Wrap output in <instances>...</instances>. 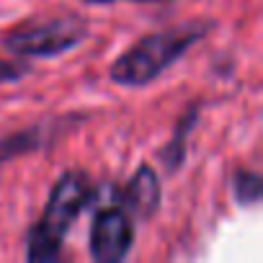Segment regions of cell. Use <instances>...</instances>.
I'll return each mask as SVG.
<instances>
[{
    "label": "cell",
    "mask_w": 263,
    "mask_h": 263,
    "mask_svg": "<svg viewBox=\"0 0 263 263\" xmlns=\"http://www.w3.org/2000/svg\"><path fill=\"white\" fill-rule=\"evenodd\" d=\"M206 24H183L140 39L111 65V80L124 88H140L153 83L171 65H176L206 34Z\"/></svg>",
    "instance_id": "1"
},
{
    "label": "cell",
    "mask_w": 263,
    "mask_h": 263,
    "mask_svg": "<svg viewBox=\"0 0 263 263\" xmlns=\"http://www.w3.org/2000/svg\"><path fill=\"white\" fill-rule=\"evenodd\" d=\"M90 196H93V189L85 173L67 171L57 178V183L49 191L47 206L42 212V219L29 232L26 258L31 263H47L62 253V242L72 222L80 217V212L90 201Z\"/></svg>",
    "instance_id": "2"
},
{
    "label": "cell",
    "mask_w": 263,
    "mask_h": 263,
    "mask_svg": "<svg viewBox=\"0 0 263 263\" xmlns=\"http://www.w3.org/2000/svg\"><path fill=\"white\" fill-rule=\"evenodd\" d=\"M88 34L80 16H60L42 24H29L6 36L3 47L13 57H57L78 47Z\"/></svg>",
    "instance_id": "3"
},
{
    "label": "cell",
    "mask_w": 263,
    "mask_h": 263,
    "mask_svg": "<svg viewBox=\"0 0 263 263\" xmlns=\"http://www.w3.org/2000/svg\"><path fill=\"white\" fill-rule=\"evenodd\" d=\"M135 227L121 206H103L93 217L90 227V255L98 263H119L129 255Z\"/></svg>",
    "instance_id": "4"
},
{
    "label": "cell",
    "mask_w": 263,
    "mask_h": 263,
    "mask_svg": "<svg viewBox=\"0 0 263 263\" xmlns=\"http://www.w3.org/2000/svg\"><path fill=\"white\" fill-rule=\"evenodd\" d=\"M160 199H163V189L158 173L150 165H140L121 191V209L135 214L137 219H150L158 212Z\"/></svg>",
    "instance_id": "5"
},
{
    "label": "cell",
    "mask_w": 263,
    "mask_h": 263,
    "mask_svg": "<svg viewBox=\"0 0 263 263\" xmlns=\"http://www.w3.org/2000/svg\"><path fill=\"white\" fill-rule=\"evenodd\" d=\"M60 124L49 121V124H34L29 129H21L16 135H8L0 140V163H8L13 158H21V155H29L39 147H44L52 137H54V129Z\"/></svg>",
    "instance_id": "6"
},
{
    "label": "cell",
    "mask_w": 263,
    "mask_h": 263,
    "mask_svg": "<svg viewBox=\"0 0 263 263\" xmlns=\"http://www.w3.org/2000/svg\"><path fill=\"white\" fill-rule=\"evenodd\" d=\"M194 124H196V106H191V108L181 116V121L176 124V132H173L171 142L160 150V160H163V165H165L168 173H176V171L183 165V158H186V137H189V132L194 129Z\"/></svg>",
    "instance_id": "7"
},
{
    "label": "cell",
    "mask_w": 263,
    "mask_h": 263,
    "mask_svg": "<svg viewBox=\"0 0 263 263\" xmlns=\"http://www.w3.org/2000/svg\"><path fill=\"white\" fill-rule=\"evenodd\" d=\"M232 186H235V199L240 204H255L260 199V191H263L260 176L255 171H237Z\"/></svg>",
    "instance_id": "8"
},
{
    "label": "cell",
    "mask_w": 263,
    "mask_h": 263,
    "mask_svg": "<svg viewBox=\"0 0 263 263\" xmlns=\"http://www.w3.org/2000/svg\"><path fill=\"white\" fill-rule=\"evenodd\" d=\"M29 67L18 65L13 60H0V83H11V80H21V75H26Z\"/></svg>",
    "instance_id": "9"
},
{
    "label": "cell",
    "mask_w": 263,
    "mask_h": 263,
    "mask_svg": "<svg viewBox=\"0 0 263 263\" xmlns=\"http://www.w3.org/2000/svg\"><path fill=\"white\" fill-rule=\"evenodd\" d=\"M85 3H93V6H108V3H116V0H85ZM137 3H165V0H137Z\"/></svg>",
    "instance_id": "10"
}]
</instances>
